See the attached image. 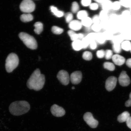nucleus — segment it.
I'll return each instance as SVG.
<instances>
[{
	"label": "nucleus",
	"instance_id": "f03ea898",
	"mask_svg": "<svg viewBox=\"0 0 131 131\" xmlns=\"http://www.w3.org/2000/svg\"><path fill=\"white\" fill-rule=\"evenodd\" d=\"M30 105L25 101H16L11 104L9 106L10 112L13 115L19 116L25 114L29 110Z\"/></svg>",
	"mask_w": 131,
	"mask_h": 131
},
{
	"label": "nucleus",
	"instance_id": "a211bd4d",
	"mask_svg": "<svg viewBox=\"0 0 131 131\" xmlns=\"http://www.w3.org/2000/svg\"><path fill=\"white\" fill-rule=\"evenodd\" d=\"M112 3L109 0H104V2L101 4L103 10L108 12L112 9Z\"/></svg>",
	"mask_w": 131,
	"mask_h": 131
},
{
	"label": "nucleus",
	"instance_id": "473e14b6",
	"mask_svg": "<svg viewBox=\"0 0 131 131\" xmlns=\"http://www.w3.org/2000/svg\"><path fill=\"white\" fill-rule=\"evenodd\" d=\"M112 48L113 51L116 54H119L122 51V48L120 44H113Z\"/></svg>",
	"mask_w": 131,
	"mask_h": 131
},
{
	"label": "nucleus",
	"instance_id": "bf43d9fd",
	"mask_svg": "<svg viewBox=\"0 0 131 131\" xmlns=\"http://www.w3.org/2000/svg\"><path fill=\"white\" fill-rule=\"evenodd\" d=\"M130 26H131V19L130 20Z\"/></svg>",
	"mask_w": 131,
	"mask_h": 131
},
{
	"label": "nucleus",
	"instance_id": "7c9ffc66",
	"mask_svg": "<svg viewBox=\"0 0 131 131\" xmlns=\"http://www.w3.org/2000/svg\"><path fill=\"white\" fill-rule=\"evenodd\" d=\"M104 68L110 71H113L115 69V66L113 63L110 62H105L104 64Z\"/></svg>",
	"mask_w": 131,
	"mask_h": 131
},
{
	"label": "nucleus",
	"instance_id": "79ce46f5",
	"mask_svg": "<svg viewBox=\"0 0 131 131\" xmlns=\"http://www.w3.org/2000/svg\"><path fill=\"white\" fill-rule=\"evenodd\" d=\"M91 29L97 33L101 31L102 28L100 24H94L91 27Z\"/></svg>",
	"mask_w": 131,
	"mask_h": 131
},
{
	"label": "nucleus",
	"instance_id": "c9c22d12",
	"mask_svg": "<svg viewBox=\"0 0 131 131\" xmlns=\"http://www.w3.org/2000/svg\"><path fill=\"white\" fill-rule=\"evenodd\" d=\"M82 57L84 60L89 61L91 60L92 58V54L90 52L85 51L83 53Z\"/></svg>",
	"mask_w": 131,
	"mask_h": 131
},
{
	"label": "nucleus",
	"instance_id": "5fc2aeb1",
	"mask_svg": "<svg viewBox=\"0 0 131 131\" xmlns=\"http://www.w3.org/2000/svg\"><path fill=\"white\" fill-rule=\"evenodd\" d=\"M78 40H81L84 38V35L82 34L79 33L78 34Z\"/></svg>",
	"mask_w": 131,
	"mask_h": 131
},
{
	"label": "nucleus",
	"instance_id": "39448f33",
	"mask_svg": "<svg viewBox=\"0 0 131 131\" xmlns=\"http://www.w3.org/2000/svg\"><path fill=\"white\" fill-rule=\"evenodd\" d=\"M19 7L22 12L30 14L35 10V4L31 0H24L21 3Z\"/></svg>",
	"mask_w": 131,
	"mask_h": 131
},
{
	"label": "nucleus",
	"instance_id": "4d7b16f0",
	"mask_svg": "<svg viewBox=\"0 0 131 131\" xmlns=\"http://www.w3.org/2000/svg\"><path fill=\"white\" fill-rule=\"evenodd\" d=\"M72 89H75V88L74 86H73L72 87Z\"/></svg>",
	"mask_w": 131,
	"mask_h": 131
},
{
	"label": "nucleus",
	"instance_id": "de8ad7c7",
	"mask_svg": "<svg viewBox=\"0 0 131 131\" xmlns=\"http://www.w3.org/2000/svg\"><path fill=\"white\" fill-rule=\"evenodd\" d=\"M89 46L90 49L92 50H94L97 47V44L95 40L93 41L90 42Z\"/></svg>",
	"mask_w": 131,
	"mask_h": 131
},
{
	"label": "nucleus",
	"instance_id": "09e8293b",
	"mask_svg": "<svg viewBox=\"0 0 131 131\" xmlns=\"http://www.w3.org/2000/svg\"><path fill=\"white\" fill-rule=\"evenodd\" d=\"M99 7V6L97 3H91L90 5V8L92 10H96Z\"/></svg>",
	"mask_w": 131,
	"mask_h": 131
},
{
	"label": "nucleus",
	"instance_id": "f3484780",
	"mask_svg": "<svg viewBox=\"0 0 131 131\" xmlns=\"http://www.w3.org/2000/svg\"><path fill=\"white\" fill-rule=\"evenodd\" d=\"M122 21L129 22L131 19V12L128 10H124L120 15Z\"/></svg>",
	"mask_w": 131,
	"mask_h": 131
},
{
	"label": "nucleus",
	"instance_id": "f8f14e48",
	"mask_svg": "<svg viewBox=\"0 0 131 131\" xmlns=\"http://www.w3.org/2000/svg\"><path fill=\"white\" fill-rule=\"evenodd\" d=\"M112 59L115 64L119 66L124 64L126 61L125 58L119 54L113 55Z\"/></svg>",
	"mask_w": 131,
	"mask_h": 131
},
{
	"label": "nucleus",
	"instance_id": "9b49d317",
	"mask_svg": "<svg viewBox=\"0 0 131 131\" xmlns=\"http://www.w3.org/2000/svg\"><path fill=\"white\" fill-rule=\"evenodd\" d=\"M82 78L81 72L76 71L72 73L70 75V79L72 83L74 84H78L81 82Z\"/></svg>",
	"mask_w": 131,
	"mask_h": 131
},
{
	"label": "nucleus",
	"instance_id": "2f4dec72",
	"mask_svg": "<svg viewBox=\"0 0 131 131\" xmlns=\"http://www.w3.org/2000/svg\"><path fill=\"white\" fill-rule=\"evenodd\" d=\"M108 13V12L104 10H102L101 11L99 16L101 21L109 19V16Z\"/></svg>",
	"mask_w": 131,
	"mask_h": 131
},
{
	"label": "nucleus",
	"instance_id": "8fccbe9b",
	"mask_svg": "<svg viewBox=\"0 0 131 131\" xmlns=\"http://www.w3.org/2000/svg\"><path fill=\"white\" fill-rule=\"evenodd\" d=\"M91 0H82L81 1L82 5L84 6H90L91 4Z\"/></svg>",
	"mask_w": 131,
	"mask_h": 131
},
{
	"label": "nucleus",
	"instance_id": "ea45409f",
	"mask_svg": "<svg viewBox=\"0 0 131 131\" xmlns=\"http://www.w3.org/2000/svg\"><path fill=\"white\" fill-rule=\"evenodd\" d=\"M79 9V6L78 3L76 2H74L72 3L71 7L72 12L74 13L77 12Z\"/></svg>",
	"mask_w": 131,
	"mask_h": 131
},
{
	"label": "nucleus",
	"instance_id": "bb28decb",
	"mask_svg": "<svg viewBox=\"0 0 131 131\" xmlns=\"http://www.w3.org/2000/svg\"><path fill=\"white\" fill-rule=\"evenodd\" d=\"M81 23L82 25L86 27H91L93 23L92 19L88 16L81 20Z\"/></svg>",
	"mask_w": 131,
	"mask_h": 131
},
{
	"label": "nucleus",
	"instance_id": "4468645a",
	"mask_svg": "<svg viewBox=\"0 0 131 131\" xmlns=\"http://www.w3.org/2000/svg\"><path fill=\"white\" fill-rule=\"evenodd\" d=\"M109 19L112 24H119L122 22L120 15L115 14H112L109 16Z\"/></svg>",
	"mask_w": 131,
	"mask_h": 131
},
{
	"label": "nucleus",
	"instance_id": "6e6552de",
	"mask_svg": "<svg viewBox=\"0 0 131 131\" xmlns=\"http://www.w3.org/2000/svg\"><path fill=\"white\" fill-rule=\"evenodd\" d=\"M50 110L52 114L56 117H62L65 114V111L63 108L56 104L51 106Z\"/></svg>",
	"mask_w": 131,
	"mask_h": 131
},
{
	"label": "nucleus",
	"instance_id": "4c0bfd02",
	"mask_svg": "<svg viewBox=\"0 0 131 131\" xmlns=\"http://www.w3.org/2000/svg\"><path fill=\"white\" fill-rule=\"evenodd\" d=\"M121 4L119 1H115L112 3V9L114 10H118L121 7Z\"/></svg>",
	"mask_w": 131,
	"mask_h": 131
},
{
	"label": "nucleus",
	"instance_id": "9d476101",
	"mask_svg": "<svg viewBox=\"0 0 131 131\" xmlns=\"http://www.w3.org/2000/svg\"><path fill=\"white\" fill-rule=\"evenodd\" d=\"M117 79L114 76L109 77L106 80L105 83V88L106 90L109 91H112L116 86Z\"/></svg>",
	"mask_w": 131,
	"mask_h": 131
},
{
	"label": "nucleus",
	"instance_id": "20e7f679",
	"mask_svg": "<svg viewBox=\"0 0 131 131\" xmlns=\"http://www.w3.org/2000/svg\"><path fill=\"white\" fill-rule=\"evenodd\" d=\"M19 37L28 48L35 50L37 47V41L32 36L24 32H21L19 34Z\"/></svg>",
	"mask_w": 131,
	"mask_h": 131
},
{
	"label": "nucleus",
	"instance_id": "cd10ccee",
	"mask_svg": "<svg viewBox=\"0 0 131 131\" xmlns=\"http://www.w3.org/2000/svg\"><path fill=\"white\" fill-rule=\"evenodd\" d=\"M100 24V25L102 29H105V30H107L112 24H111L108 19L107 20L101 21Z\"/></svg>",
	"mask_w": 131,
	"mask_h": 131
},
{
	"label": "nucleus",
	"instance_id": "13d9d810",
	"mask_svg": "<svg viewBox=\"0 0 131 131\" xmlns=\"http://www.w3.org/2000/svg\"><path fill=\"white\" fill-rule=\"evenodd\" d=\"M130 12H131V7L130 8Z\"/></svg>",
	"mask_w": 131,
	"mask_h": 131
},
{
	"label": "nucleus",
	"instance_id": "58836bf2",
	"mask_svg": "<svg viewBox=\"0 0 131 131\" xmlns=\"http://www.w3.org/2000/svg\"><path fill=\"white\" fill-rule=\"evenodd\" d=\"M65 17L66 22L69 23L73 20V16L71 13L68 12L65 15Z\"/></svg>",
	"mask_w": 131,
	"mask_h": 131
},
{
	"label": "nucleus",
	"instance_id": "7ed1b4c3",
	"mask_svg": "<svg viewBox=\"0 0 131 131\" xmlns=\"http://www.w3.org/2000/svg\"><path fill=\"white\" fill-rule=\"evenodd\" d=\"M18 57L16 54L12 53L10 54L6 58L5 67L6 71L10 73L17 68L19 64Z\"/></svg>",
	"mask_w": 131,
	"mask_h": 131
},
{
	"label": "nucleus",
	"instance_id": "6ab92c4d",
	"mask_svg": "<svg viewBox=\"0 0 131 131\" xmlns=\"http://www.w3.org/2000/svg\"><path fill=\"white\" fill-rule=\"evenodd\" d=\"M20 19L23 22L26 23L30 22L34 19L33 16L30 14H24L20 16Z\"/></svg>",
	"mask_w": 131,
	"mask_h": 131
},
{
	"label": "nucleus",
	"instance_id": "72a5a7b5",
	"mask_svg": "<svg viewBox=\"0 0 131 131\" xmlns=\"http://www.w3.org/2000/svg\"><path fill=\"white\" fill-rule=\"evenodd\" d=\"M68 34L71 39V40L73 41H74L78 40V34L71 30H69Z\"/></svg>",
	"mask_w": 131,
	"mask_h": 131
},
{
	"label": "nucleus",
	"instance_id": "ddd939ff",
	"mask_svg": "<svg viewBox=\"0 0 131 131\" xmlns=\"http://www.w3.org/2000/svg\"><path fill=\"white\" fill-rule=\"evenodd\" d=\"M81 22L79 21L73 20L69 23V27L71 30L77 31L80 30L82 27Z\"/></svg>",
	"mask_w": 131,
	"mask_h": 131
},
{
	"label": "nucleus",
	"instance_id": "49530a36",
	"mask_svg": "<svg viewBox=\"0 0 131 131\" xmlns=\"http://www.w3.org/2000/svg\"><path fill=\"white\" fill-rule=\"evenodd\" d=\"M92 19L93 23L94 24H100L101 22L99 16L97 15H94L93 16Z\"/></svg>",
	"mask_w": 131,
	"mask_h": 131
},
{
	"label": "nucleus",
	"instance_id": "a878e982",
	"mask_svg": "<svg viewBox=\"0 0 131 131\" xmlns=\"http://www.w3.org/2000/svg\"><path fill=\"white\" fill-rule=\"evenodd\" d=\"M96 41L100 45H103L105 43L106 40L103 35L102 33L98 32L96 33Z\"/></svg>",
	"mask_w": 131,
	"mask_h": 131
},
{
	"label": "nucleus",
	"instance_id": "f257e3e1",
	"mask_svg": "<svg viewBox=\"0 0 131 131\" xmlns=\"http://www.w3.org/2000/svg\"><path fill=\"white\" fill-rule=\"evenodd\" d=\"M45 81V75L41 74L40 70L37 69L28 80L27 86L30 90L40 91L43 88Z\"/></svg>",
	"mask_w": 131,
	"mask_h": 131
},
{
	"label": "nucleus",
	"instance_id": "1a4fd4ad",
	"mask_svg": "<svg viewBox=\"0 0 131 131\" xmlns=\"http://www.w3.org/2000/svg\"><path fill=\"white\" fill-rule=\"evenodd\" d=\"M118 80L119 84L123 86H128L130 83V79L125 71L122 72L119 75Z\"/></svg>",
	"mask_w": 131,
	"mask_h": 131
},
{
	"label": "nucleus",
	"instance_id": "b1692460",
	"mask_svg": "<svg viewBox=\"0 0 131 131\" xmlns=\"http://www.w3.org/2000/svg\"><path fill=\"white\" fill-rule=\"evenodd\" d=\"M124 40V39L120 34L114 35L112 40H111V43L114 44L122 43Z\"/></svg>",
	"mask_w": 131,
	"mask_h": 131
},
{
	"label": "nucleus",
	"instance_id": "4be33fe9",
	"mask_svg": "<svg viewBox=\"0 0 131 131\" xmlns=\"http://www.w3.org/2000/svg\"><path fill=\"white\" fill-rule=\"evenodd\" d=\"M50 9L51 12L54 15L58 17H61L64 15V13L61 11L58 10L56 7L53 6L50 7Z\"/></svg>",
	"mask_w": 131,
	"mask_h": 131
},
{
	"label": "nucleus",
	"instance_id": "412c9836",
	"mask_svg": "<svg viewBox=\"0 0 131 131\" xmlns=\"http://www.w3.org/2000/svg\"><path fill=\"white\" fill-rule=\"evenodd\" d=\"M35 28L34 29V32L36 34H40L43 30V25L42 23L40 22H36L34 24Z\"/></svg>",
	"mask_w": 131,
	"mask_h": 131
},
{
	"label": "nucleus",
	"instance_id": "052dcab7",
	"mask_svg": "<svg viewBox=\"0 0 131 131\" xmlns=\"http://www.w3.org/2000/svg\"><path fill=\"white\" fill-rule=\"evenodd\" d=\"M130 53H131V48L130 50Z\"/></svg>",
	"mask_w": 131,
	"mask_h": 131
},
{
	"label": "nucleus",
	"instance_id": "0eeeda50",
	"mask_svg": "<svg viewBox=\"0 0 131 131\" xmlns=\"http://www.w3.org/2000/svg\"><path fill=\"white\" fill-rule=\"evenodd\" d=\"M57 78L60 83L64 85H67L69 83L70 77L68 72L62 70L59 72Z\"/></svg>",
	"mask_w": 131,
	"mask_h": 131
},
{
	"label": "nucleus",
	"instance_id": "3c124183",
	"mask_svg": "<svg viewBox=\"0 0 131 131\" xmlns=\"http://www.w3.org/2000/svg\"><path fill=\"white\" fill-rule=\"evenodd\" d=\"M125 105L127 107H130L131 106V92L130 94V98L126 102Z\"/></svg>",
	"mask_w": 131,
	"mask_h": 131
},
{
	"label": "nucleus",
	"instance_id": "a18cd8bd",
	"mask_svg": "<svg viewBox=\"0 0 131 131\" xmlns=\"http://www.w3.org/2000/svg\"><path fill=\"white\" fill-rule=\"evenodd\" d=\"M105 51L103 50H101L97 51L96 53V56L98 58L102 59L105 57Z\"/></svg>",
	"mask_w": 131,
	"mask_h": 131
},
{
	"label": "nucleus",
	"instance_id": "37998d69",
	"mask_svg": "<svg viewBox=\"0 0 131 131\" xmlns=\"http://www.w3.org/2000/svg\"><path fill=\"white\" fill-rule=\"evenodd\" d=\"M96 33L91 32L88 34L86 37L89 41L90 42L93 41L95 40ZM96 41V40H95Z\"/></svg>",
	"mask_w": 131,
	"mask_h": 131
},
{
	"label": "nucleus",
	"instance_id": "c756f323",
	"mask_svg": "<svg viewBox=\"0 0 131 131\" xmlns=\"http://www.w3.org/2000/svg\"><path fill=\"white\" fill-rule=\"evenodd\" d=\"M103 35L106 40H111L114 36V34L108 30H105L102 33Z\"/></svg>",
	"mask_w": 131,
	"mask_h": 131
},
{
	"label": "nucleus",
	"instance_id": "6e6d98bb",
	"mask_svg": "<svg viewBox=\"0 0 131 131\" xmlns=\"http://www.w3.org/2000/svg\"><path fill=\"white\" fill-rule=\"evenodd\" d=\"M104 0H96V1H95L96 3H99L101 4L104 2Z\"/></svg>",
	"mask_w": 131,
	"mask_h": 131
},
{
	"label": "nucleus",
	"instance_id": "e433bc0d",
	"mask_svg": "<svg viewBox=\"0 0 131 131\" xmlns=\"http://www.w3.org/2000/svg\"><path fill=\"white\" fill-rule=\"evenodd\" d=\"M52 31L54 34H60L63 32V29L57 26H54L52 27Z\"/></svg>",
	"mask_w": 131,
	"mask_h": 131
},
{
	"label": "nucleus",
	"instance_id": "423d86ee",
	"mask_svg": "<svg viewBox=\"0 0 131 131\" xmlns=\"http://www.w3.org/2000/svg\"><path fill=\"white\" fill-rule=\"evenodd\" d=\"M83 118L85 122L92 128H95L97 127L98 121L95 119L91 113L88 112L83 115Z\"/></svg>",
	"mask_w": 131,
	"mask_h": 131
},
{
	"label": "nucleus",
	"instance_id": "c85d7f7f",
	"mask_svg": "<svg viewBox=\"0 0 131 131\" xmlns=\"http://www.w3.org/2000/svg\"><path fill=\"white\" fill-rule=\"evenodd\" d=\"M88 13L86 10H83L79 11L78 13L77 17L78 19L83 20L85 18L88 17Z\"/></svg>",
	"mask_w": 131,
	"mask_h": 131
},
{
	"label": "nucleus",
	"instance_id": "a19ab883",
	"mask_svg": "<svg viewBox=\"0 0 131 131\" xmlns=\"http://www.w3.org/2000/svg\"><path fill=\"white\" fill-rule=\"evenodd\" d=\"M113 55V51L110 50H107L105 51V57L106 60H109L112 58Z\"/></svg>",
	"mask_w": 131,
	"mask_h": 131
},
{
	"label": "nucleus",
	"instance_id": "aec40b11",
	"mask_svg": "<svg viewBox=\"0 0 131 131\" xmlns=\"http://www.w3.org/2000/svg\"><path fill=\"white\" fill-rule=\"evenodd\" d=\"M72 47L75 50L79 51L83 49L82 43L81 40L73 41L72 44Z\"/></svg>",
	"mask_w": 131,
	"mask_h": 131
},
{
	"label": "nucleus",
	"instance_id": "5701e85b",
	"mask_svg": "<svg viewBox=\"0 0 131 131\" xmlns=\"http://www.w3.org/2000/svg\"><path fill=\"white\" fill-rule=\"evenodd\" d=\"M108 31L110 32L113 34H115L118 33H120L121 30L119 24H111L108 29Z\"/></svg>",
	"mask_w": 131,
	"mask_h": 131
},
{
	"label": "nucleus",
	"instance_id": "2eb2a0df",
	"mask_svg": "<svg viewBox=\"0 0 131 131\" xmlns=\"http://www.w3.org/2000/svg\"><path fill=\"white\" fill-rule=\"evenodd\" d=\"M124 40H131V27L124 29L120 33Z\"/></svg>",
	"mask_w": 131,
	"mask_h": 131
},
{
	"label": "nucleus",
	"instance_id": "393cba45",
	"mask_svg": "<svg viewBox=\"0 0 131 131\" xmlns=\"http://www.w3.org/2000/svg\"><path fill=\"white\" fill-rule=\"evenodd\" d=\"M121 45L123 50L126 51H130L131 48V42L130 41L124 40Z\"/></svg>",
	"mask_w": 131,
	"mask_h": 131
},
{
	"label": "nucleus",
	"instance_id": "603ef678",
	"mask_svg": "<svg viewBox=\"0 0 131 131\" xmlns=\"http://www.w3.org/2000/svg\"><path fill=\"white\" fill-rule=\"evenodd\" d=\"M127 126L131 129V117H130L126 122Z\"/></svg>",
	"mask_w": 131,
	"mask_h": 131
},
{
	"label": "nucleus",
	"instance_id": "c03bdc74",
	"mask_svg": "<svg viewBox=\"0 0 131 131\" xmlns=\"http://www.w3.org/2000/svg\"><path fill=\"white\" fill-rule=\"evenodd\" d=\"M82 43L83 49H86L89 46L90 42L86 37L83 38L81 40Z\"/></svg>",
	"mask_w": 131,
	"mask_h": 131
},
{
	"label": "nucleus",
	"instance_id": "dca6fc26",
	"mask_svg": "<svg viewBox=\"0 0 131 131\" xmlns=\"http://www.w3.org/2000/svg\"><path fill=\"white\" fill-rule=\"evenodd\" d=\"M130 117V114L128 112L124 111L118 116L117 117V120L119 123L126 122Z\"/></svg>",
	"mask_w": 131,
	"mask_h": 131
},
{
	"label": "nucleus",
	"instance_id": "864d4df0",
	"mask_svg": "<svg viewBox=\"0 0 131 131\" xmlns=\"http://www.w3.org/2000/svg\"><path fill=\"white\" fill-rule=\"evenodd\" d=\"M126 64L129 68H131V58L128 59L126 61Z\"/></svg>",
	"mask_w": 131,
	"mask_h": 131
},
{
	"label": "nucleus",
	"instance_id": "f704fd0d",
	"mask_svg": "<svg viewBox=\"0 0 131 131\" xmlns=\"http://www.w3.org/2000/svg\"><path fill=\"white\" fill-rule=\"evenodd\" d=\"M121 6L126 8L131 7V0H121L119 1Z\"/></svg>",
	"mask_w": 131,
	"mask_h": 131
}]
</instances>
